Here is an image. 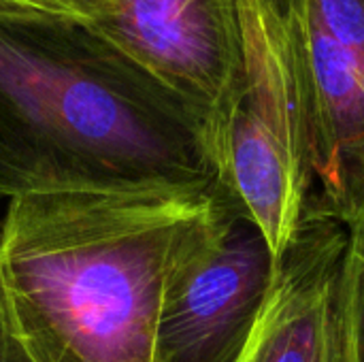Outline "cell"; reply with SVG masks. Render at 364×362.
I'll return each mask as SVG.
<instances>
[{
    "mask_svg": "<svg viewBox=\"0 0 364 362\" xmlns=\"http://www.w3.org/2000/svg\"><path fill=\"white\" fill-rule=\"evenodd\" d=\"M235 201L222 190L9 198L0 273L36 362H151L166 286Z\"/></svg>",
    "mask_w": 364,
    "mask_h": 362,
    "instance_id": "1",
    "label": "cell"
},
{
    "mask_svg": "<svg viewBox=\"0 0 364 362\" xmlns=\"http://www.w3.org/2000/svg\"><path fill=\"white\" fill-rule=\"evenodd\" d=\"M222 188L209 119L83 23L0 9V196Z\"/></svg>",
    "mask_w": 364,
    "mask_h": 362,
    "instance_id": "2",
    "label": "cell"
},
{
    "mask_svg": "<svg viewBox=\"0 0 364 362\" xmlns=\"http://www.w3.org/2000/svg\"><path fill=\"white\" fill-rule=\"evenodd\" d=\"M243 70L209 141L222 190L260 228L275 260L294 239L314 196L309 139L290 55L252 0H241Z\"/></svg>",
    "mask_w": 364,
    "mask_h": 362,
    "instance_id": "3",
    "label": "cell"
},
{
    "mask_svg": "<svg viewBox=\"0 0 364 362\" xmlns=\"http://www.w3.org/2000/svg\"><path fill=\"white\" fill-rule=\"evenodd\" d=\"M79 23L207 119L243 70L241 0H81Z\"/></svg>",
    "mask_w": 364,
    "mask_h": 362,
    "instance_id": "4",
    "label": "cell"
},
{
    "mask_svg": "<svg viewBox=\"0 0 364 362\" xmlns=\"http://www.w3.org/2000/svg\"><path fill=\"white\" fill-rule=\"evenodd\" d=\"M260 228L232 203L171 277L151 362H239L275 277Z\"/></svg>",
    "mask_w": 364,
    "mask_h": 362,
    "instance_id": "5",
    "label": "cell"
},
{
    "mask_svg": "<svg viewBox=\"0 0 364 362\" xmlns=\"http://www.w3.org/2000/svg\"><path fill=\"white\" fill-rule=\"evenodd\" d=\"M282 38L299 81L311 205L343 226L364 220V83L311 0H252Z\"/></svg>",
    "mask_w": 364,
    "mask_h": 362,
    "instance_id": "6",
    "label": "cell"
},
{
    "mask_svg": "<svg viewBox=\"0 0 364 362\" xmlns=\"http://www.w3.org/2000/svg\"><path fill=\"white\" fill-rule=\"evenodd\" d=\"M346 245L348 226L307 205L239 362H341Z\"/></svg>",
    "mask_w": 364,
    "mask_h": 362,
    "instance_id": "7",
    "label": "cell"
},
{
    "mask_svg": "<svg viewBox=\"0 0 364 362\" xmlns=\"http://www.w3.org/2000/svg\"><path fill=\"white\" fill-rule=\"evenodd\" d=\"M339 301L341 362H364V220L348 228Z\"/></svg>",
    "mask_w": 364,
    "mask_h": 362,
    "instance_id": "8",
    "label": "cell"
},
{
    "mask_svg": "<svg viewBox=\"0 0 364 362\" xmlns=\"http://www.w3.org/2000/svg\"><path fill=\"white\" fill-rule=\"evenodd\" d=\"M322 26L343 47L364 83V0H311Z\"/></svg>",
    "mask_w": 364,
    "mask_h": 362,
    "instance_id": "9",
    "label": "cell"
},
{
    "mask_svg": "<svg viewBox=\"0 0 364 362\" xmlns=\"http://www.w3.org/2000/svg\"><path fill=\"white\" fill-rule=\"evenodd\" d=\"M0 362H36L13 320L0 273Z\"/></svg>",
    "mask_w": 364,
    "mask_h": 362,
    "instance_id": "10",
    "label": "cell"
},
{
    "mask_svg": "<svg viewBox=\"0 0 364 362\" xmlns=\"http://www.w3.org/2000/svg\"><path fill=\"white\" fill-rule=\"evenodd\" d=\"M0 9L79 21L81 0H0Z\"/></svg>",
    "mask_w": 364,
    "mask_h": 362,
    "instance_id": "11",
    "label": "cell"
}]
</instances>
